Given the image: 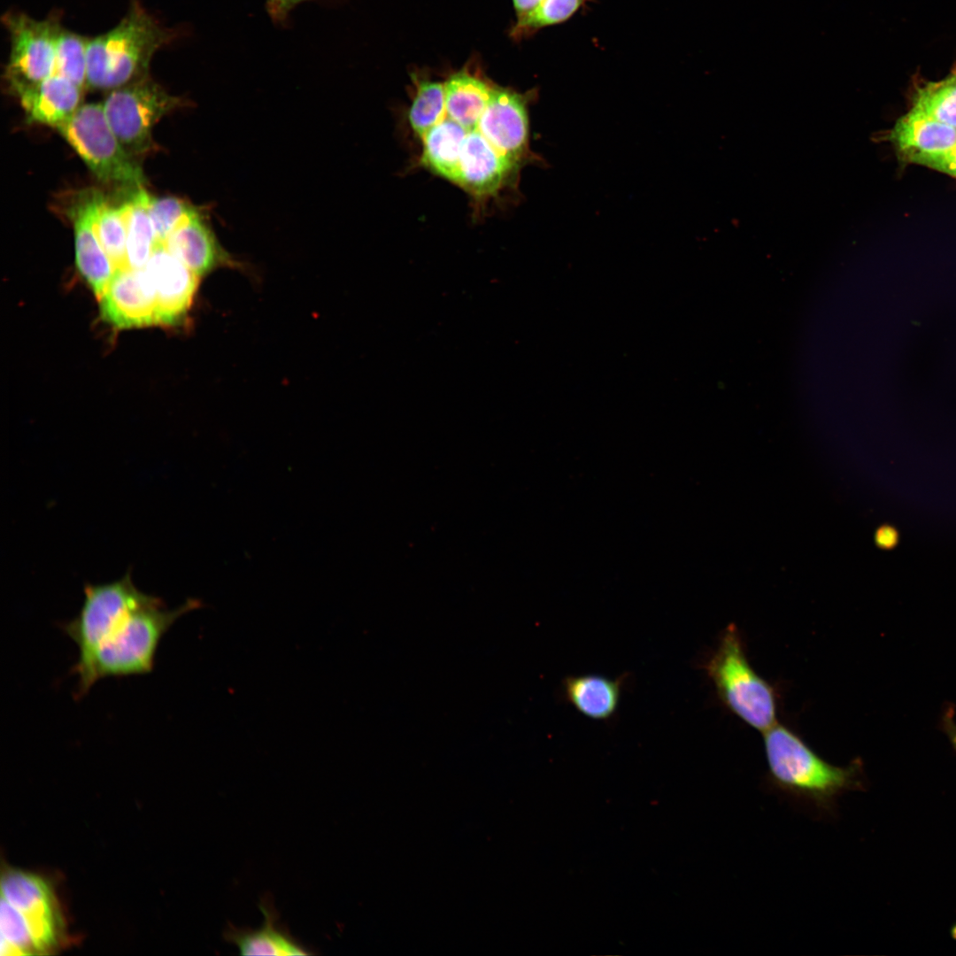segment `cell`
I'll list each match as a JSON object with an SVG mask.
<instances>
[{"mask_svg": "<svg viewBox=\"0 0 956 956\" xmlns=\"http://www.w3.org/2000/svg\"><path fill=\"white\" fill-rule=\"evenodd\" d=\"M763 742L771 783L820 811L833 812L842 794L864 789L859 759L846 767L830 764L795 731L777 722L764 732Z\"/></svg>", "mask_w": 956, "mask_h": 956, "instance_id": "obj_1", "label": "cell"}, {"mask_svg": "<svg viewBox=\"0 0 956 956\" xmlns=\"http://www.w3.org/2000/svg\"><path fill=\"white\" fill-rule=\"evenodd\" d=\"M202 606L201 600L191 598L176 608L167 609L160 600L132 613L83 666L72 669L78 676L77 698L105 677L150 674L165 634L182 615Z\"/></svg>", "mask_w": 956, "mask_h": 956, "instance_id": "obj_2", "label": "cell"}, {"mask_svg": "<svg viewBox=\"0 0 956 956\" xmlns=\"http://www.w3.org/2000/svg\"><path fill=\"white\" fill-rule=\"evenodd\" d=\"M176 34L131 0L125 17L111 30L89 37L87 87L111 91L148 75L154 54Z\"/></svg>", "mask_w": 956, "mask_h": 956, "instance_id": "obj_3", "label": "cell"}, {"mask_svg": "<svg viewBox=\"0 0 956 956\" xmlns=\"http://www.w3.org/2000/svg\"><path fill=\"white\" fill-rule=\"evenodd\" d=\"M704 667L720 701L742 721L763 733L777 722L775 690L750 664L735 624L723 630Z\"/></svg>", "mask_w": 956, "mask_h": 956, "instance_id": "obj_4", "label": "cell"}, {"mask_svg": "<svg viewBox=\"0 0 956 956\" xmlns=\"http://www.w3.org/2000/svg\"><path fill=\"white\" fill-rule=\"evenodd\" d=\"M83 593L84 600L78 614L60 625L79 651L72 669L83 666L132 613L161 600L140 590L133 582L130 572L112 582L87 583Z\"/></svg>", "mask_w": 956, "mask_h": 956, "instance_id": "obj_5", "label": "cell"}, {"mask_svg": "<svg viewBox=\"0 0 956 956\" xmlns=\"http://www.w3.org/2000/svg\"><path fill=\"white\" fill-rule=\"evenodd\" d=\"M57 129L101 181L143 186V170L113 133L102 103L81 104Z\"/></svg>", "mask_w": 956, "mask_h": 956, "instance_id": "obj_6", "label": "cell"}, {"mask_svg": "<svg viewBox=\"0 0 956 956\" xmlns=\"http://www.w3.org/2000/svg\"><path fill=\"white\" fill-rule=\"evenodd\" d=\"M102 104L113 133L133 155L150 148L154 125L183 102L147 75L109 91Z\"/></svg>", "mask_w": 956, "mask_h": 956, "instance_id": "obj_7", "label": "cell"}, {"mask_svg": "<svg viewBox=\"0 0 956 956\" xmlns=\"http://www.w3.org/2000/svg\"><path fill=\"white\" fill-rule=\"evenodd\" d=\"M10 35V54L4 79L11 92L35 85L54 74L55 48L61 27L56 17L35 19L22 12L4 15Z\"/></svg>", "mask_w": 956, "mask_h": 956, "instance_id": "obj_8", "label": "cell"}, {"mask_svg": "<svg viewBox=\"0 0 956 956\" xmlns=\"http://www.w3.org/2000/svg\"><path fill=\"white\" fill-rule=\"evenodd\" d=\"M1 891L23 916L40 954L57 949L63 941L64 922L50 883L35 874L8 868L2 875Z\"/></svg>", "mask_w": 956, "mask_h": 956, "instance_id": "obj_9", "label": "cell"}, {"mask_svg": "<svg viewBox=\"0 0 956 956\" xmlns=\"http://www.w3.org/2000/svg\"><path fill=\"white\" fill-rule=\"evenodd\" d=\"M528 94L494 86L474 128L518 170L534 157L528 145Z\"/></svg>", "mask_w": 956, "mask_h": 956, "instance_id": "obj_10", "label": "cell"}, {"mask_svg": "<svg viewBox=\"0 0 956 956\" xmlns=\"http://www.w3.org/2000/svg\"><path fill=\"white\" fill-rule=\"evenodd\" d=\"M143 269L155 296L156 325L176 326L182 322L191 308L200 278L164 243L156 244Z\"/></svg>", "mask_w": 956, "mask_h": 956, "instance_id": "obj_11", "label": "cell"}, {"mask_svg": "<svg viewBox=\"0 0 956 956\" xmlns=\"http://www.w3.org/2000/svg\"><path fill=\"white\" fill-rule=\"evenodd\" d=\"M101 317L115 328L156 325L155 296L143 269H117L99 298Z\"/></svg>", "mask_w": 956, "mask_h": 956, "instance_id": "obj_12", "label": "cell"}, {"mask_svg": "<svg viewBox=\"0 0 956 956\" xmlns=\"http://www.w3.org/2000/svg\"><path fill=\"white\" fill-rule=\"evenodd\" d=\"M99 191L81 192L70 214L73 223L77 268L93 293L100 298L117 268L105 252L96 230L95 216Z\"/></svg>", "mask_w": 956, "mask_h": 956, "instance_id": "obj_13", "label": "cell"}, {"mask_svg": "<svg viewBox=\"0 0 956 956\" xmlns=\"http://www.w3.org/2000/svg\"><path fill=\"white\" fill-rule=\"evenodd\" d=\"M164 244L199 278L219 268L241 267L240 262L220 244L199 208L169 235Z\"/></svg>", "mask_w": 956, "mask_h": 956, "instance_id": "obj_14", "label": "cell"}, {"mask_svg": "<svg viewBox=\"0 0 956 956\" xmlns=\"http://www.w3.org/2000/svg\"><path fill=\"white\" fill-rule=\"evenodd\" d=\"M518 169L505 159L477 130L463 141L456 183L476 197L495 195Z\"/></svg>", "mask_w": 956, "mask_h": 956, "instance_id": "obj_15", "label": "cell"}, {"mask_svg": "<svg viewBox=\"0 0 956 956\" xmlns=\"http://www.w3.org/2000/svg\"><path fill=\"white\" fill-rule=\"evenodd\" d=\"M258 908L264 922L256 929L227 923L223 931L226 942L234 944L242 955L297 956L315 952L296 939L280 922L279 914L270 894L259 900Z\"/></svg>", "mask_w": 956, "mask_h": 956, "instance_id": "obj_16", "label": "cell"}, {"mask_svg": "<svg viewBox=\"0 0 956 956\" xmlns=\"http://www.w3.org/2000/svg\"><path fill=\"white\" fill-rule=\"evenodd\" d=\"M83 89L69 80L53 74L35 85L19 88L12 93L19 99L28 122L58 127L81 106Z\"/></svg>", "mask_w": 956, "mask_h": 956, "instance_id": "obj_17", "label": "cell"}, {"mask_svg": "<svg viewBox=\"0 0 956 956\" xmlns=\"http://www.w3.org/2000/svg\"><path fill=\"white\" fill-rule=\"evenodd\" d=\"M889 139L905 162L914 157L944 151L956 143V128L911 108L900 117Z\"/></svg>", "mask_w": 956, "mask_h": 956, "instance_id": "obj_18", "label": "cell"}, {"mask_svg": "<svg viewBox=\"0 0 956 956\" xmlns=\"http://www.w3.org/2000/svg\"><path fill=\"white\" fill-rule=\"evenodd\" d=\"M622 684V678L586 674L566 677L563 690L567 701L582 715L594 721H607L618 710Z\"/></svg>", "mask_w": 956, "mask_h": 956, "instance_id": "obj_19", "label": "cell"}, {"mask_svg": "<svg viewBox=\"0 0 956 956\" xmlns=\"http://www.w3.org/2000/svg\"><path fill=\"white\" fill-rule=\"evenodd\" d=\"M443 85L447 117L467 131L474 129L494 86L466 70L453 73Z\"/></svg>", "mask_w": 956, "mask_h": 956, "instance_id": "obj_20", "label": "cell"}, {"mask_svg": "<svg viewBox=\"0 0 956 956\" xmlns=\"http://www.w3.org/2000/svg\"><path fill=\"white\" fill-rule=\"evenodd\" d=\"M467 130L445 117L420 138L422 163L438 175L456 183L463 141Z\"/></svg>", "mask_w": 956, "mask_h": 956, "instance_id": "obj_21", "label": "cell"}, {"mask_svg": "<svg viewBox=\"0 0 956 956\" xmlns=\"http://www.w3.org/2000/svg\"><path fill=\"white\" fill-rule=\"evenodd\" d=\"M150 195L143 186L135 189L126 202L127 264L131 269H142L156 244V235L149 213Z\"/></svg>", "mask_w": 956, "mask_h": 956, "instance_id": "obj_22", "label": "cell"}, {"mask_svg": "<svg viewBox=\"0 0 956 956\" xmlns=\"http://www.w3.org/2000/svg\"><path fill=\"white\" fill-rule=\"evenodd\" d=\"M95 227L98 238L117 269L127 264V225L124 203L116 206L100 192L97 198Z\"/></svg>", "mask_w": 956, "mask_h": 956, "instance_id": "obj_23", "label": "cell"}, {"mask_svg": "<svg viewBox=\"0 0 956 956\" xmlns=\"http://www.w3.org/2000/svg\"><path fill=\"white\" fill-rule=\"evenodd\" d=\"M912 108L956 128V65L944 79L918 84Z\"/></svg>", "mask_w": 956, "mask_h": 956, "instance_id": "obj_24", "label": "cell"}, {"mask_svg": "<svg viewBox=\"0 0 956 956\" xmlns=\"http://www.w3.org/2000/svg\"><path fill=\"white\" fill-rule=\"evenodd\" d=\"M89 37L60 27L55 48L54 74L81 89L87 87V51Z\"/></svg>", "mask_w": 956, "mask_h": 956, "instance_id": "obj_25", "label": "cell"}, {"mask_svg": "<svg viewBox=\"0 0 956 956\" xmlns=\"http://www.w3.org/2000/svg\"><path fill=\"white\" fill-rule=\"evenodd\" d=\"M446 116L444 85L430 80L418 81L408 112L412 130L421 137Z\"/></svg>", "mask_w": 956, "mask_h": 956, "instance_id": "obj_26", "label": "cell"}, {"mask_svg": "<svg viewBox=\"0 0 956 956\" xmlns=\"http://www.w3.org/2000/svg\"><path fill=\"white\" fill-rule=\"evenodd\" d=\"M1 955L40 954L21 914L4 898L0 906Z\"/></svg>", "mask_w": 956, "mask_h": 956, "instance_id": "obj_27", "label": "cell"}, {"mask_svg": "<svg viewBox=\"0 0 956 956\" xmlns=\"http://www.w3.org/2000/svg\"><path fill=\"white\" fill-rule=\"evenodd\" d=\"M198 208L176 197H150L149 213L157 243H164L169 235Z\"/></svg>", "mask_w": 956, "mask_h": 956, "instance_id": "obj_28", "label": "cell"}, {"mask_svg": "<svg viewBox=\"0 0 956 956\" xmlns=\"http://www.w3.org/2000/svg\"><path fill=\"white\" fill-rule=\"evenodd\" d=\"M585 0H543L525 17L519 19L513 35L520 36L540 28L563 23L578 12Z\"/></svg>", "mask_w": 956, "mask_h": 956, "instance_id": "obj_29", "label": "cell"}, {"mask_svg": "<svg viewBox=\"0 0 956 956\" xmlns=\"http://www.w3.org/2000/svg\"><path fill=\"white\" fill-rule=\"evenodd\" d=\"M907 163L921 165L956 178V143L944 151L916 156Z\"/></svg>", "mask_w": 956, "mask_h": 956, "instance_id": "obj_30", "label": "cell"}, {"mask_svg": "<svg viewBox=\"0 0 956 956\" xmlns=\"http://www.w3.org/2000/svg\"><path fill=\"white\" fill-rule=\"evenodd\" d=\"M305 1L309 0H266V5L272 19L276 23H282L295 6Z\"/></svg>", "mask_w": 956, "mask_h": 956, "instance_id": "obj_31", "label": "cell"}, {"mask_svg": "<svg viewBox=\"0 0 956 956\" xmlns=\"http://www.w3.org/2000/svg\"><path fill=\"white\" fill-rule=\"evenodd\" d=\"M875 540L877 546L883 549H890L898 544V533L895 528L890 525H883L876 530Z\"/></svg>", "mask_w": 956, "mask_h": 956, "instance_id": "obj_32", "label": "cell"}, {"mask_svg": "<svg viewBox=\"0 0 956 956\" xmlns=\"http://www.w3.org/2000/svg\"><path fill=\"white\" fill-rule=\"evenodd\" d=\"M954 709L947 707L941 717V728L948 737L952 746L956 751V723L954 721Z\"/></svg>", "mask_w": 956, "mask_h": 956, "instance_id": "obj_33", "label": "cell"}, {"mask_svg": "<svg viewBox=\"0 0 956 956\" xmlns=\"http://www.w3.org/2000/svg\"><path fill=\"white\" fill-rule=\"evenodd\" d=\"M543 0H513L518 19L534 11Z\"/></svg>", "mask_w": 956, "mask_h": 956, "instance_id": "obj_34", "label": "cell"}]
</instances>
